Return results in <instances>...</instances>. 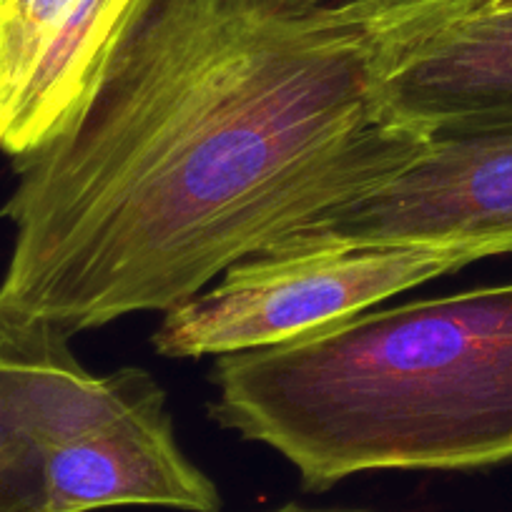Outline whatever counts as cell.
<instances>
[{"mask_svg": "<svg viewBox=\"0 0 512 512\" xmlns=\"http://www.w3.org/2000/svg\"><path fill=\"white\" fill-rule=\"evenodd\" d=\"M128 0H0V151L46 146L86 96Z\"/></svg>", "mask_w": 512, "mask_h": 512, "instance_id": "5", "label": "cell"}, {"mask_svg": "<svg viewBox=\"0 0 512 512\" xmlns=\"http://www.w3.org/2000/svg\"><path fill=\"white\" fill-rule=\"evenodd\" d=\"M274 512H367V510H312V507H297V505H287L282 510Z\"/></svg>", "mask_w": 512, "mask_h": 512, "instance_id": "10", "label": "cell"}, {"mask_svg": "<svg viewBox=\"0 0 512 512\" xmlns=\"http://www.w3.org/2000/svg\"><path fill=\"white\" fill-rule=\"evenodd\" d=\"M0 512H51L46 455L18 427L0 397Z\"/></svg>", "mask_w": 512, "mask_h": 512, "instance_id": "9", "label": "cell"}, {"mask_svg": "<svg viewBox=\"0 0 512 512\" xmlns=\"http://www.w3.org/2000/svg\"><path fill=\"white\" fill-rule=\"evenodd\" d=\"M480 3H487V6H512V0H480Z\"/></svg>", "mask_w": 512, "mask_h": 512, "instance_id": "11", "label": "cell"}, {"mask_svg": "<svg viewBox=\"0 0 512 512\" xmlns=\"http://www.w3.org/2000/svg\"><path fill=\"white\" fill-rule=\"evenodd\" d=\"M470 0H128L66 126L13 161L0 322L73 337L299 244L432 139L392 96Z\"/></svg>", "mask_w": 512, "mask_h": 512, "instance_id": "1", "label": "cell"}, {"mask_svg": "<svg viewBox=\"0 0 512 512\" xmlns=\"http://www.w3.org/2000/svg\"><path fill=\"white\" fill-rule=\"evenodd\" d=\"M211 417L307 490L374 470L512 460V284L362 312L216 357Z\"/></svg>", "mask_w": 512, "mask_h": 512, "instance_id": "2", "label": "cell"}, {"mask_svg": "<svg viewBox=\"0 0 512 512\" xmlns=\"http://www.w3.org/2000/svg\"><path fill=\"white\" fill-rule=\"evenodd\" d=\"M0 397L43 455L166 402L144 369L96 377L76 359L71 337L41 324L8 322H0Z\"/></svg>", "mask_w": 512, "mask_h": 512, "instance_id": "7", "label": "cell"}, {"mask_svg": "<svg viewBox=\"0 0 512 512\" xmlns=\"http://www.w3.org/2000/svg\"><path fill=\"white\" fill-rule=\"evenodd\" d=\"M447 246L512 254V121L435 131L392 181L342 206L299 244Z\"/></svg>", "mask_w": 512, "mask_h": 512, "instance_id": "4", "label": "cell"}, {"mask_svg": "<svg viewBox=\"0 0 512 512\" xmlns=\"http://www.w3.org/2000/svg\"><path fill=\"white\" fill-rule=\"evenodd\" d=\"M392 96L432 134L512 121V6L472 0L407 56Z\"/></svg>", "mask_w": 512, "mask_h": 512, "instance_id": "8", "label": "cell"}, {"mask_svg": "<svg viewBox=\"0 0 512 512\" xmlns=\"http://www.w3.org/2000/svg\"><path fill=\"white\" fill-rule=\"evenodd\" d=\"M51 512L151 505L219 512L214 482L181 452L166 402L144 407L46 455Z\"/></svg>", "mask_w": 512, "mask_h": 512, "instance_id": "6", "label": "cell"}, {"mask_svg": "<svg viewBox=\"0 0 512 512\" xmlns=\"http://www.w3.org/2000/svg\"><path fill=\"white\" fill-rule=\"evenodd\" d=\"M447 246L302 244L234 264L209 292L166 309L154 349L169 359L274 347L475 264Z\"/></svg>", "mask_w": 512, "mask_h": 512, "instance_id": "3", "label": "cell"}]
</instances>
